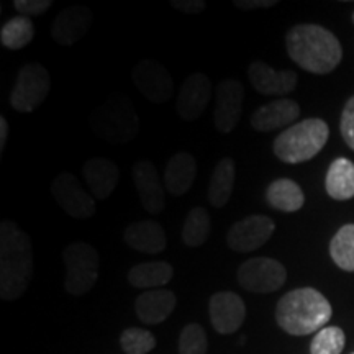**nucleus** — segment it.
I'll list each match as a JSON object with an SVG mask.
<instances>
[{
    "label": "nucleus",
    "mask_w": 354,
    "mask_h": 354,
    "mask_svg": "<svg viewBox=\"0 0 354 354\" xmlns=\"http://www.w3.org/2000/svg\"><path fill=\"white\" fill-rule=\"evenodd\" d=\"M33 276L30 236L10 220L0 225V297L17 300L28 289Z\"/></svg>",
    "instance_id": "nucleus-1"
},
{
    "label": "nucleus",
    "mask_w": 354,
    "mask_h": 354,
    "mask_svg": "<svg viewBox=\"0 0 354 354\" xmlns=\"http://www.w3.org/2000/svg\"><path fill=\"white\" fill-rule=\"evenodd\" d=\"M353 21H354V13H353Z\"/></svg>",
    "instance_id": "nucleus-38"
},
{
    "label": "nucleus",
    "mask_w": 354,
    "mask_h": 354,
    "mask_svg": "<svg viewBox=\"0 0 354 354\" xmlns=\"http://www.w3.org/2000/svg\"><path fill=\"white\" fill-rule=\"evenodd\" d=\"M212 230L210 214L203 207H194L183 225V240L187 246L197 248L207 241Z\"/></svg>",
    "instance_id": "nucleus-28"
},
{
    "label": "nucleus",
    "mask_w": 354,
    "mask_h": 354,
    "mask_svg": "<svg viewBox=\"0 0 354 354\" xmlns=\"http://www.w3.org/2000/svg\"><path fill=\"white\" fill-rule=\"evenodd\" d=\"M236 167L232 158H223L212 172L209 184V202L216 209L225 207L232 197Z\"/></svg>",
    "instance_id": "nucleus-26"
},
{
    "label": "nucleus",
    "mask_w": 354,
    "mask_h": 354,
    "mask_svg": "<svg viewBox=\"0 0 354 354\" xmlns=\"http://www.w3.org/2000/svg\"><path fill=\"white\" fill-rule=\"evenodd\" d=\"M234 7L241 10H259V8H269L277 6L276 0H234Z\"/></svg>",
    "instance_id": "nucleus-36"
},
{
    "label": "nucleus",
    "mask_w": 354,
    "mask_h": 354,
    "mask_svg": "<svg viewBox=\"0 0 354 354\" xmlns=\"http://www.w3.org/2000/svg\"><path fill=\"white\" fill-rule=\"evenodd\" d=\"M325 187L335 201H349L354 197V165L349 159L338 158L331 162Z\"/></svg>",
    "instance_id": "nucleus-25"
},
{
    "label": "nucleus",
    "mask_w": 354,
    "mask_h": 354,
    "mask_svg": "<svg viewBox=\"0 0 354 354\" xmlns=\"http://www.w3.org/2000/svg\"><path fill=\"white\" fill-rule=\"evenodd\" d=\"M120 346L125 354H148L156 346V338L151 331L133 326L122 333Z\"/></svg>",
    "instance_id": "nucleus-31"
},
{
    "label": "nucleus",
    "mask_w": 354,
    "mask_h": 354,
    "mask_svg": "<svg viewBox=\"0 0 354 354\" xmlns=\"http://www.w3.org/2000/svg\"><path fill=\"white\" fill-rule=\"evenodd\" d=\"M91 128L105 143L123 145L138 135L140 118L125 95H110L88 118Z\"/></svg>",
    "instance_id": "nucleus-5"
},
{
    "label": "nucleus",
    "mask_w": 354,
    "mask_h": 354,
    "mask_svg": "<svg viewBox=\"0 0 354 354\" xmlns=\"http://www.w3.org/2000/svg\"><path fill=\"white\" fill-rule=\"evenodd\" d=\"M91 24L92 12L87 7H68L56 15L51 26V37L61 46H73L87 33Z\"/></svg>",
    "instance_id": "nucleus-17"
},
{
    "label": "nucleus",
    "mask_w": 354,
    "mask_h": 354,
    "mask_svg": "<svg viewBox=\"0 0 354 354\" xmlns=\"http://www.w3.org/2000/svg\"><path fill=\"white\" fill-rule=\"evenodd\" d=\"M330 256L339 269L354 272V225H344L330 243Z\"/></svg>",
    "instance_id": "nucleus-29"
},
{
    "label": "nucleus",
    "mask_w": 354,
    "mask_h": 354,
    "mask_svg": "<svg viewBox=\"0 0 354 354\" xmlns=\"http://www.w3.org/2000/svg\"><path fill=\"white\" fill-rule=\"evenodd\" d=\"M197 174L196 158L189 153H177L167 162L165 172L166 190L176 197L185 196L192 187Z\"/></svg>",
    "instance_id": "nucleus-22"
},
{
    "label": "nucleus",
    "mask_w": 354,
    "mask_h": 354,
    "mask_svg": "<svg viewBox=\"0 0 354 354\" xmlns=\"http://www.w3.org/2000/svg\"><path fill=\"white\" fill-rule=\"evenodd\" d=\"M171 6L176 10L187 13V15H194V13H201L205 10V2L203 0H174V2H171Z\"/></svg>",
    "instance_id": "nucleus-35"
},
{
    "label": "nucleus",
    "mask_w": 354,
    "mask_h": 354,
    "mask_svg": "<svg viewBox=\"0 0 354 354\" xmlns=\"http://www.w3.org/2000/svg\"><path fill=\"white\" fill-rule=\"evenodd\" d=\"M238 282L254 294H271L286 284V268L272 258H251L238 269Z\"/></svg>",
    "instance_id": "nucleus-8"
},
{
    "label": "nucleus",
    "mask_w": 354,
    "mask_h": 354,
    "mask_svg": "<svg viewBox=\"0 0 354 354\" xmlns=\"http://www.w3.org/2000/svg\"><path fill=\"white\" fill-rule=\"evenodd\" d=\"M212 97V82L203 73H192L185 79L177 97L176 110L184 122L197 120L205 112Z\"/></svg>",
    "instance_id": "nucleus-14"
},
{
    "label": "nucleus",
    "mask_w": 354,
    "mask_h": 354,
    "mask_svg": "<svg viewBox=\"0 0 354 354\" xmlns=\"http://www.w3.org/2000/svg\"><path fill=\"white\" fill-rule=\"evenodd\" d=\"M212 326L220 335H233L241 328L246 318V305L238 294L221 290L212 295L209 302Z\"/></svg>",
    "instance_id": "nucleus-12"
},
{
    "label": "nucleus",
    "mask_w": 354,
    "mask_h": 354,
    "mask_svg": "<svg viewBox=\"0 0 354 354\" xmlns=\"http://www.w3.org/2000/svg\"><path fill=\"white\" fill-rule=\"evenodd\" d=\"M51 6V0H15V2H13L15 10L19 12L21 17H28V19L37 15H43V13L50 10Z\"/></svg>",
    "instance_id": "nucleus-34"
},
{
    "label": "nucleus",
    "mask_w": 354,
    "mask_h": 354,
    "mask_svg": "<svg viewBox=\"0 0 354 354\" xmlns=\"http://www.w3.org/2000/svg\"><path fill=\"white\" fill-rule=\"evenodd\" d=\"M251 86L263 95H287L297 87V74L294 71H274L263 61H254L248 69Z\"/></svg>",
    "instance_id": "nucleus-16"
},
{
    "label": "nucleus",
    "mask_w": 354,
    "mask_h": 354,
    "mask_svg": "<svg viewBox=\"0 0 354 354\" xmlns=\"http://www.w3.org/2000/svg\"><path fill=\"white\" fill-rule=\"evenodd\" d=\"M177 305L174 292L167 289L146 290L138 295L135 302V312L140 322L146 325H159L169 318Z\"/></svg>",
    "instance_id": "nucleus-20"
},
{
    "label": "nucleus",
    "mask_w": 354,
    "mask_h": 354,
    "mask_svg": "<svg viewBox=\"0 0 354 354\" xmlns=\"http://www.w3.org/2000/svg\"><path fill=\"white\" fill-rule=\"evenodd\" d=\"M276 223L268 215H250L233 225L227 234L230 250L236 253L256 251L272 236Z\"/></svg>",
    "instance_id": "nucleus-10"
},
{
    "label": "nucleus",
    "mask_w": 354,
    "mask_h": 354,
    "mask_svg": "<svg viewBox=\"0 0 354 354\" xmlns=\"http://www.w3.org/2000/svg\"><path fill=\"white\" fill-rule=\"evenodd\" d=\"M51 87L50 73L38 63L21 66L10 94V105L17 112H35L46 100Z\"/></svg>",
    "instance_id": "nucleus-7"
},
{
    "label": "nucleus",
    "mask_w": 354,
    "mask_h": 354,
    "mask_svg": "<svg viewBox=\"0 0 354 354\" xmlns=\"http://www.w3.org/2000/svg\"><path fill=\"white\" fill-rule=\"evenodd\" d=\"M266 201L274 210L292 214V212L302 209L305 196L297 183L287 179V177H281V179H276L274 183L269 184V187L266 189Z\"/></svg>",
    "instance_id": "nucleus-23"
},
{
    "label": "nucleus",
    "mask_w": 354,
    "mask_h": 354,
    "mask_svg": "<svg viewBox=\"0 0 354 354\" xmlns=\"http://www.w3.org/2000/svg\"><path fill=\"white\" fill-rule=\"evenodd\" d=\"M7 136H8V123H7V118L2 115V117H0V151H3V148H6Z\"/></svg>",
    "instance_id": "nucleus-37"
},
{
    "label": "nucleus",
    "mask_w": 354,
    "mask_h": 354,
    "mask_svg": "<svg viewBox=\"0 0 354 354\" xmlns=\"http://www.w3.org/2000/svg\"><path fill=\"white\" fill-rule=\"evenodd\" d=\"M330 136V128L320 118H307L292 125L274 140L272 149L286 165L310 161L322 151Z\"/></svg>",
    "instance_id": "nucleus-4"
},
{
    "label": "nucleus",
    "mask_w": 354,
    "mask_h": 354,
    "mask_svg": "<svg viewBox=\"0 0 354 354\" xmlns=\"http://www.w3.org/2000/svg\"><path fill=\"white\" fill-rule=\"evenodd\" d=\"M300 115V107L292 99H279L261 105L251 115V127L256 131H272L286 125H292Z\"/></svg>",
    "instance_id": "nucleus-19"
},
{
    "label": "nucleus",
    "mask_w": 354,
    "mask_h": 354,
    "mask_svg": "<svg viewBox=\"0 0 354 354\" xmlns=\"http://www.w3.org/2000/svg\"><path fill=\"white\" fill-rule=\"evenodd\" d=\"M346 336L339 326H325L313 336L310 354H342Z\"/></svg>",
    "instance_id": "nucleus-30"
},
{
    "label": "nucleus",
    "mask_w": 354,
    "mask_h": 354,
    "mask_svg": "<svg viewBox=\"0 0 354 354\" xmlns=\"http://www.w3.org/2000/svg\"><path fill=\"white\" fill-rule=\"evenodd\" d=\"M123 238L131 250L146 254L162 253L167 246L165 228L154 220L136 221V223L128 225Z\"/></svg>",
    "instance_id": "nucleus-21"
},
{
    "label": "nucleus",
    "mask_w": 354,
    "mask_h": 354,
    "mask_svg": "<svg viewBox=\"0 0 354 354\" xmlns=\"http://www.w3.org/2000/svg\"><path fill=\"white\" fill-rule=\"evenodd\" d=\"M82 174L87 187L95 201H105L112 196L120 179V171L113 161L107 158H91L84 162Z\"/></svg>",
    "instance_id": "nucleus-18"
},
{
    "label": "nucleus",
    "mask_w": 354,
    "mask_h": 354,
    "mask_svg": "<svg viewBox=\"0 0 354 354\" xmlns=\"http://www.w3.org/2000/svg\"><path fill=\"white\" fill-rule=\"evenodd\" d=\"M35 38V25L28 17H13L2 26L0 41L7 50L17 51L28 46Z\"/></svg>",
    "instance_id": "nucleus-27"
},
{
    "label": "nucleus",
    "mask_w": 354,
    "mask_h": 354,
    "mask_svg": "<svg viewBox=\"0 0 354 354\" xmlns=\"http://www.w3.org/2000/svg\"><path fill=\"white\" fill-rule=\"evenodd\" d=\"M245 88L236 79H225L216 87V104L214 110L215 128L221 133H232L240 122Z\"/></svg>",
    "instance_id": "nucleus-13"
},
{
    "label": "nucleus",
    "mask_w": 354,
    "mask_h": 354,
    "mask_svg": "<svg viewBox=\"0 0 354 354\" xmlns=\"http://www.w3.org/2000/svg\"><path fill=\"white\" fill-rule=\"evenodd\" d=\"M66 264L64 287L71 295H84L99 279L100 258L92 245L84 241L71 243L63 253Z\"/></svg>",
    "instance_id": "nucleus-6"
},
{
    "label": "nucleus",
    "mask_w": 354,
    "mask_h": 354,
    "mask_svg": "<svg viewBox=\"0 0 354 354\" xmlns=\"http://www.w3.org/2000/svg\"><path fill=\"white\" fill-rule=\"evenodd\" d=\"M339 131L349 148L354 151V95L348 99L342 113V122H339Z\"/></svg>",
    "instance_id": "nucleus-33"
},
{
    "label": "nucleus",
    "mask_w": 354,
    "mask_h": 354,
    "mask_svg": "<svg viewBox=\"0 0 354 354\" xmlns=\"http://www.w3.org/2000/svg\"><path fill=\"white\" fill-rule=\"evenodd\" d=\"M133 180L143 209L151 215L161 214L166 207V197L156 166L146 159L138 161L133 166Z\"/></svg>",
    "instance_id": "nucleus-15"
},
{
    "label": "nucleus",
    "mask_w": 354,
    "mask_h": 354,
    "mask_svg": "<svg viewBox=\"0 0 354 354\" xmlns=\"http://www.w3.org/2000/svg\"><path fill=\"white\" fill-rule=\"evenodd\" d=\"M351 354H354V353H351Z\"/></svg>",
    "instance_id": "nucleus-39"
},
{
    "label": "nucleus",
    "mask_w": 354,
    "mask_h": 354,
    "mask_svg": "<svg viewBox=\"0 0 354 354\" xmlns=\"http://www.w3.org/2000/svg\"><path fill=\"white\" fill-rule=\"evenodd\" d=\"M207 333L198 323L185 325L179 336V354H207Z\"/></svg>",
    "instance_id": "nucleus-32"
},
{
    "label": "nucleus",
    "mask_w": 354,
    "mask_h": 354,
    "mask_svg": "<svg viewBox=\"0 0 354 354\" xmlns=\"http://www.w3.org/2000/svg\"><path fill=\"white\" fill-rule=\"evenodd\" d=\"M290 59L312 74H328L338 68L343 48L335 33L320 25H295L286 37Z\"/></svg>",
    "instance_id": "nucleus-2"
},
{
    "label": "nucleus",
    "mask_w": 354,
    "mask_h": 354,
    "mask_svg": "<svg viewBox=\"0 0 354 354\" xmlns=\"http://www.w3.org/2000/svg\"><path fill=\"white\" fill-rule=\"evenodd\" d=\"M51 194L56 203L73 218H91L95 214V198L81 187L77 177L71 172H61L55 177Z\"/></svg>",
    "instance_id": "nucleus-9"
},
{
    "label": "nucleus",
    "mask_w": 354,
    "mask_h": 354,
    "mask_svg": "<svg viewBox=\"0 0 354 354\" xmlns=\"http://www.w3.org/2000/svg\"><path fill=\"white\" fill-rule=\"evenodd\" d=\"M333 315L328 299L312 287L287 292L277 302L276 322L286 333L305 336L325 328Z\"/></svg>",
    "instance_id": "nucleus-3"
},
{
    "label": "nucleus",
    "mask_w": 354,
    "mask_h": 354,
    "mask_svg": "<svg viewBox=\"0 0 354 354\" xmlns=\"http://www.w3.org/2000/svg\"><path fill=\"white\" fill-rule=\"evenodd\" d=\"M133 84L146 99L165 104L174 94V82L165 66L154 59H143L133 68Z\"/></svg>",
    "instance_id": "nucleus-11"
},
{
    "label": "nucleus",
    "mask_w": 354,
    "mask_h": 354,
    "mask_svg": "<svg viewBox=\"0 0 354 354\" xmlns=\"http://www.w3.org/2000/svg\"><path fill=\"white\" fill-rule=\"evenodd\" d=\"M174 276V269L166 261H149L133 266L128 272V282L136 289H159Z\"/></svg>",
    "instance_id": "nucleus-24"
}]
</instances>
